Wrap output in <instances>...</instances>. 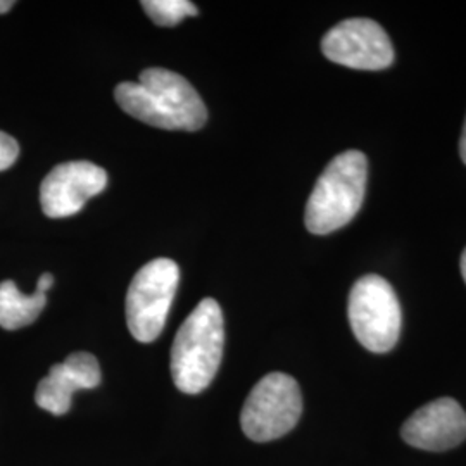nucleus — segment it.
Listing matches in <instances>:
<instances>
[{
	"mask_svg": "<svg viewBox=\"0 0 466 466\" xmlns=\"http://www.w3.org/2000/svg\"><path fill=\"white\" fill-rule=\"evenodd\" d=\"M367 182L368 161L363 152L346 150L333 157L306 204V228L315 235H327L346 227L361 209Z\"/></svg>",
	"mask_w": 466,
	"mask_h": 466,
	"instance_id": "3",
	"label": "nucleus"
},
{
	"mask_svg": "<svg viewBox=\"0 0 466 466\" xmlns=\"http://www.w3.org/2000/svg\"><path fill=\"white\" fill-rule=\"evenodd\" d=\"M178 282L180 268L167 258L138 269L127 294V323L138 342H152L161 335Z\"/></svg>",
	"mask_w": 466,
	"mask_h": 466,
	"instance_id": "5",
	"label": "nucleus"
},
{
	"mask_svg": "<svg viewBox=\"0 0 466 466\" xmlns=\"http://www.w3.org/2000/svg\"><path fill=\"white\" fill-rule=\"evenodd\" d=\"M102 380L99 361L90 352H73L65 363L50 368L49 375L42 379L35 402L56 417L66 415L76 390L96 389Z\"/></svg>",
	"mask_w": 466,
	"mask_h": 466,
	"instance_id": "10",
	"label": "nucleus"
},
{
	"mask_svg": "<svg viewBox=\"0 0 466 466\" xmlns=\"http://www.w3.org/2000/svg\"><path fill=\"white\" fill-rule=\"evenodd\" d=\"M107 185L106 169L88 161H69L54 167L40 185V204L49 218L73 217Z\"/></svg>",
	"mask_w": 466,
	"mask_h": 466,
	"instance_id": "8",
	"label": "nucleus"
},
{
	"mask_svg": "<svg viewBox=\"0 0 466 466\" xmlns=\"http://www.w3.org/2000/svg\"><path fill=\"white\" fill-rule=\"evenodd\" d=\"M17 157H19V146L16 138L0 132V171H5L13 167Z\"/></svg>",
	"mask_w": 466,
	"mask_h": 466,
	"instance_id": "13",
	"label": "nucleus"
},
{
	"mask_svg": "<svg viewBox=\"0 0 466 466\" xmlns=\"http://www.w3.org/2000/svg\"><path fill=\"white\" fill-rule=\"evenodd\" d=\"M52 283H54V277H52L50 273H44V275L38 279V283H36V292L47 294V290L52 287Z\"/></svg>",
	"mask_w": 466,
	"mask_h": 466,
	"instance_id": "14",
	"label": "nucleus"
},
{
	"mask_svg": "<svg viewBox=\"0 0 466 466\" xmlns=\"http://www.w3.org/2000/svg\"><path fill=\"white\" fill-rule=\"evenodd\" d=\"M302 413L299 383L287 373H269L244 402L240 427L254 442H269L290 432Z\"/></svg>",
	"mask_w": 466,
	"mask_h": 466,
	"instance_id": "6",
	"label": "nucleus"
},
{
	"mask_svg": "<svg viewBox=\"0 0 466 466\" xmlns=\"http://www.w3.org/2000/svg\"><path fill=\"white\" fill-rule=\"evenodd\" d=\"M142 7L159 26H175L185 17L199 15L198 5L188 0H146Z\"/></svg>",
	"mask_w": 466,
	"mask_h": 466,
	"instance_id": "12",
	"label": "nucleus"
},
{
	"mask_svg": "<svg viewBox=\"0 0 466 466\" xmlns=\"http://www.w3.org/2000/svg\"><path fill=\"white\" fill-rule=\"evenodd\" d=\"M15 5V2L13 0H0V15H4V13H7V11H11V7Z\"/></svg>",
	"mask_w": 466,
	"mask_h": 466,
	"instance_id": "16",
	"label": "nucleus"
},
{
	"mask_svg": "<svg viewBox=\"0 0 466 466\" xmlns=\"http://www.w3.org/2000/svg\"><path fill=\"white\" fill-rule=\"evenodd\" d=\"M350 329L363 348L389 352L400 333V304L392 285L379 275H367L352 285L348 304Z\"/></svg>",
	"mask_w": 466,
	"mask_h": 466,
	"instance_id": "4",
	"label": "nucleus"
},
{
	"mask_svg": "<svg viewBox=\"0 0 466 466\" xmlns=\"http://www.w3.org/2000/svg\"><path fill=\"white\" fill-rule=\"evenodd\" d=\"M47 304V296L35 292L25 296L13 280L0 283V327L17 330L32 325Z\"/></svg>",
	"mask_w": 466,
	"mask_h": 466,
	"instance_id": "11",
	"label": "nucleus"
},
{
	"mask_svg": "<svg viewBox=\"0 0 466 466\" xmlns=\"http://www.w3.org/2000/svg\"><path fill=\"white\" fill-rule=\"evenodd\" d=\"M225 348V319L217 300H200L178 329L171 348V377L178 390L199 394L217 377Z\"/></svg>",
	"mask_w": 466,
	"mask_h": 466,
	"instance_id": "2",
	"label": "nucleus"
},
{
	"mask_svg": "<svg viewBox=\"0 0 466 466\" xmlns=\"http://www.w3.org/2000/svg\"><path fill=\"white\" fill-rule=\"evenodd\" d=\"M321 50L335 65L380 71L394 63V47L382 26L367 17H350L335 25L321 40Z\"/></svg>",
	"mask_w": 466,
	"mask_h": 466,
	"instance_id": "7",
	"label": "nucleus"
},
{
	"mask_svg": "<svg viewBox=\"0 0 466 466\" xmlns=\"http://www.w3.org/2000/svg\"><path fill=\"white\" fill-rule=\"evenodd\" d=\"M115 97L125 113L163 130L196 132L208 121L198 90L165 67H149L138 82L117 85Z\"/></svg>",
	"mask_w": 466,
	"mask_h": 466,
	"instance_id": "1",
	"label": "nucleus"
},
{
	"mask_svg": "<svg viewBox=\"0 0 466 466\" xmlns=\"http://www.w3.org/2000/svg\"><path fill=\"white\" fill-rule=\"evenodd\" d=\"M460 154H461V159L466 165V119L465 127H463V134H461V140H460Z\"/></svg>",
	"mask_w": 466,
	"mask_h": 466,
	"instance_id": "15",
	"label": "nucleus"
},
{
	"mask_svg": "<svg viewBox=\"0 0 466 466\" xmlns=\"http://www.w3.org/2000/svg\"><path fill=\"white\" fill-rule=\"evenodd\" d=\"M461 275L466 282V249L463 250V256H461Z\"/></svg>",
	"mask_w": 466,
	"mask_h": 466,
	"instance_id": "17",
	"label": "nucleus"
},
{
	"mask_svg": "<svg viewBox=\"0 0 466 466\" xmlns=\"http://www.w3.org/2000/svg\"><path fill=\"white\" fill-rule=\"evenodd\" d=\"M402 439L423 451H446L466 439V413L458 400L441 398L421 406L400 429Z\"/></svg>",
	"mask_w": 466,
	"mask_h": 466,
	"instance_id": "9",
	"label": "nucleus"
}]
</instances>
